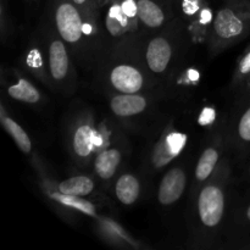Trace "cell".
<instances>
[{
	"label": "cell",
	"mask_w": 250,
	"mask_h": 250,
	"mask_svg": "<svg viewBox=\"0 0 250 250\" xmlns=\"http://www.w3.org/2000/svg\"><path fill=\"white\" fill-rule=\"evenodd\" d=\"M0 122H1L5 131L7 132V134L14 139L17 148H19L24 155L32 156V158H33V144H32L31 137L28 136V133L24 131L23 127H22L19 122L15 121V120L7 114L4 103L0 104Z\"/></svg>",
	"instance_id": "cell-20"
},
{
	"label": "cell",
	"mask_w": 250,
	"mask_h": 250,
	"mask_svg": "<svg viewBox=\"0 0 250 250\" xmlns=\"http://www.w3.org/2000/svg\"><path fill=\"white\" fill-rule=\"evenodd\" d=\"M114 133L107 124L99 122L90 111H81L70 122L66 133L68 153L76 165L87 167L92 165L94 156L109 146Z\"/></svg>",
	"instance_id": "cell-4"
},
{
	"label": "cell",
	"mask_w": 250,
	"mask_h": 250,
	"mask_svg": "<svg viewBox=\"0 0 250 250\" xmlns=\"http://www.w3.org/2000/svg\"><path fill=\"white\" fill-rule=\"evenodd\" d=\"M142 187L141 181L134 173L125 172L121 173L115 180L114 193L116 199L122 205H133L138 202L141 195Z\"/></svg>",
	"instance_id": "cell-21"
},
{
	"label": "cell",
	"mask_w": 250,
	"mask_h": 250,
	"mask_svg": "<svg viewBox=\"0 0 250 250\" xmlns=\"http://www.w3.org/2000/svg\"><path fill=\"white\" fill-rule=\"evenodd\" d=\"M32 161H33L34 167H36L37 172H38V176L41 177V187L44 195L60 211L84 215V216L93 217V219L99 216L100 214L98 212V208L94 203L90 202L89 199H87L84 197H76V195L61 193L60 190H58L54 187L53 182H51V178L48 177L44 168L42 167V164L39 161V159L33 156Z\"/></svg>",
	"instance_id": "cell-9"
},
{
	"label": "cell",
	"mask_w": 250,
	"mask_h": 250,
	"mask_svg": "<svg viewBox=\"0 0 250 250\" xmlns=\"http://www.w3.org/2000/svg\"><path fill=\"white\" fill-rule=\"evenodd\" d=\"M141 28L156 32L176 20L172 5L164 0H137Z\"/></svg>",
	"instance_id": "cell-12"
},
{
	"label": "cell",
	"mask_w": 250,
	"mask_h": 250,
	"mask_svg": "<svg viewBox=\"0 0 250 250\" xmlns=\"http://www.w3.org/2000/svg\"><path fill=\"white\" fill-rule=\"evenodd\" d=\"M11 77L6 80L5 76L2 77V87L6 90L7 97L12 100L28 105H39L43 103L44 98L41 90L26 77L22 71L17 68H10Z\"/></svg>",
	"instance_id": "cell-15"
},
{
	"label": "cell",
	"mask_w": 250,
	"mask_h": 250,
	"mask_svg": "<svg viewBox=\"0 0 250 250\" xmlns=\"http://www.w3.org/2000/svg\"><path fill=\"white\" fill-rule=\"evenodd\" d=\"M187 143L188 134L186 132L178 129L173 124L167 125L150 149L146 163L149 172L164 170L182 154Z\"/></svg>",
	"instance_id": "cell-8"
},
{
	"label": "cell",
	"mask_w": 250,
	"mask_h": 250,
	"mask_svg": "<svg viewBox=\"0 0 250 250\" xmlns=\"http://www.w3.org/2000/svg\"><path fill=\"white\" fill-rule=\"evenodd\" d=\"M244 220H246V224L250 225V202L244 210Z\"/></svg>",
	"instance_id": "cell-30"
},
{
	"label": "cell",
	"mask_w": 250,
	"mask_h": 250,
	"mask_svg": "<svg viewBox=\"0 0 250 250\" xmlns=\"http://www.w3.org/2000/svg\"><path fill=\"white\" fill-rule=\"evenodd\" d=\"M241 93H247V92H250V76L248 78H247L246 82L243 83V85L241 87Z\"/></svg>",
	"instance_id": "cell-29"
},
{
	"label": "cell",
	"mask_w": 250,
	"mask_h": 250,
	"mask_svg": "<svg viewBox=\"0 0 250 250\" xmlns=\"http://www.w3.org/2000/svg\"><path fill=\"white\" fill-rule=\"evenodd\" d=\"M51 182L54 187L61 193L76 195V197H89L95 192V188H97L94 177L90 175H75L60 182H54L53 180Z\"/></svg>",
	"instance_id": "cell-22"
},
{
	"label": "cell",
	"mask_w": 250,
	"mask_h": 250,
	"mask_svg": "<svg viewBox=\"0 0 250 250\" xmlns=\"http://www.w3.org/2000/svg\"><path fill=\"white\" fill-rule=\"evenodd\" d=\"M27 1H34V0H27Z\"/></svg>",
	"instance_id": "cell-35"
},
{
	"label": "cell",
	"mask_w": 250,
	"mask_h": 250,
	"mask_svg": "<svg viewBox=\"0 0 250 250\" xmlns=\"http://www.w3.org/2000/svg\"><path fill=\"white\" fill-rule=\"evenodd\" d=\"M95 225L99 236L107 243L112 244L119 248H131L142 249L143 246L137 239H134L121 225L114 219L104 215H99L95 217Z\"/></svg>",
	"instance_id": "cell-18"
},
{
	"label": "cell",
	"mask_w": 250,
	"mask_h": 250,
	"mask_svg": "<svg viewBox=\"0 0 250 250\" xmlns=\"http://www.w3.org/2000/svg\"><path fill=\"white\" fill-rule=\"evenodd\" d=\"M125 146L124 143L116 141L112 142L109 146L100 150L93 159V172L99 181L110 183L116 176L124 163Z\"/></svg>",
	"instance_id": "cell-17"
},
{
	"label": "cell",
	"mask_w": 250,
	"mask_h": 250,
	"mask_svg": "<svg viewBox=\"0 0 250 250\" xmlns=\"http://www.w3.org/2000/svg\"><path fill=\"white\" fill-rule=\"evenodd\" d=\"M105 7H106V11H105L104 19H103V26H104L107 36L114 41L120 42V43L132 41L133 38H129L141 28L132 23L131 20L127 17V15L122 10L119 0H114Z\"/></svg>",
	"instance_id": "cell-16"
},
{
	"label": "cell",
	"mask_w": 250,
	"mask_h": 250,
	"mask_svg": "<svg viewBox=\"0 0 250 250\" xmlns=\"http://www.w3.org/2000/svg\"><path fill=\"white\" fill-rule=\"evenodd\" d=\"M248 173H249V176H250V164H249V167H248Z\"/></svg>",
	"instance_id": "cell-34"
},
{
	"label": "cell",
	"mask_w": 250,
	"mask_h": 250,
	"mask_svg": "<svg viewBox=\"0 0 250 250\" xmlns=\"http://www.w3.org/2000/svg\"><path fill=\"white\" fill-rule=\"evenodd\" d=\"M22 66L27 73L36 78L43 84L50 87L49 80L48 65H46V55L43 42L33 41L28 44L22 56Z\"/></svg>",
	"instance_id": "cell-19"
},
{
	"label": "cell",
	"mask_w": 250,
	"mask_h": 250,
	"mask_svg": "<svg viewBox=\"0 0 250 250\" xmlns=\"http://www.w3.org/2000/svg\"><path fill=\"white\" fill-rule=\"evenodd\" d=\"M215 12L216 11H214V9L208 2L203 7L202 11L198 14V16L188 24L187 31L189 32L193 42L203 43V42L208 41V36H209L210 28H211V24L215 19Z\"/></svg>",
	"instance_id": "cell-23"
},
{
	"label": "cell",
	"mask_w": 250,
	"mask_h": 250,
	"mask_svg": "<svg viewBox=\"0 0 250 250\" xmlns=\"http://www.w3.org/2000/svg\"><path fill=\"white\" fill-rule=\"evenodd\" d=\"M224 1H229V0H224Z\"/></svg>",
	"instance_id": "cell-36"
},
{
	"label": "cell",
	"mask_w": 250,
	"mask_h": 250,
	"mask_svg": "<svg viewBox=\"0 0 250 250\" xmlns=\"http://www.w3.org/2000/svg\"><path fill=\"white\" fill-rule=\"evenodd\" d=\"M188 185V170L183 165L171 167L164 173L158 187V202L163 207L176 204L185 194Z\"/></svg>",
	"instance_id": "cell-14"
},
{
	"label": "cell",
	"mask_w": 250,
	"mask_h": 250,
	"mask_svg": "<svg viewBox=\"0 0 250 250\" xmlns=\"http://www.w3.org/2000/svg\"><path fill=\"white\" fill-rule=\"evenodd\" d=\"M95 5L98 6V9H103V7L106 6V2L107 0H94Z\"/></svg>",
	"instance_id": "cell-31"
},
{
	"label": "cell",
	"mask_w": 250,
	"mask_h": 250,
	"mask_svg": "<svg viewBox=\"0 0 250 250\" xmlns=\"http://www.w3.org/2000/svg\"><path fill=\"white\" fill-rule=\"evenodd\" d=\"M200 81V72L198 68L195 67H188L181 72V75L177 76L176 78L175 85L177 88H182V89H187V88L195 87L199 84Z\"/></svg>",
	"instance_id": "cell-26"
},
{
	"label": "cell",
	"mask_w": 250,
	"mask_h": 250,
	"mask_svg": "<svg viewBox=\"0 0 250 250\" xmlns=\"http://www.w3.org/2000/svg\"><path fill=\"white\" fill-rule=\"evenodd\" d=\"M207 4L208 0H173L172 7L176 16L189 24Z\"/></svg>",
	"instance_id": "cell-24"
},
{
	"label": "cell",
	"mask_w": 250,
	"mask_h": 250,
	"mask_svg": "<svg viewBox=\"0 0 250 250\" xmlns=\"http://www.w3.org/2000/svg\"><path fill=\"white\" fill-rule=\"evenodd\" d=\"M51 21L73 58L89 61L100 46L99 15L84 14L72 0H51Z\"/></svg>",
	"instance_id": "cell-1"
},
{
	"label": "cell",
	"mask_w": 250,
	"mask_h": 250,
	"mask_svg": "<svg viewBox=\"0 0 250 250\" xmlns=\"http://www.w3.org/2000/svg\"><path fill=\"white\" fill-rule=\"evenodd\" d=\"M227 143L238 150L250 148V92L242 93L227 129Z\"/></svg>",
	"instance_id": "cell-13"
},
{
	"label": "cell",
	"mask_w": 250,
	"mask_h": 250,
	"mask_svg": "<svg viewBox=\"0 0 250 250\" xmlns=\"http://www.w3.org/2000/svg\"><path fill=\"white\" fill-rule=\"evenodd\" d=\"M226 143V134L219 133L214 136L212 141L203 149L193 172L192 187H190L192 197H194L199 188L216 172L221 161L225 159L224 151Z\"/></svg>",
	"instance_id": "cell-10"
},
{
	"label": "cell",
	"mask_w": 250,
	"mask_h": 250,
	"mask_svg": "<svg viewBox=\"0 0 250 250\" xmlns=\"http://www.w3.org/2000/svg\"><path fill=\"white\" fill-rule=\"evenodd\" d=\"M46 55L50 87L65 94H72L76 89V75L73 55L66 42L59 36L54 24L45 27L43 38Z\"/></svg>",
	"instance_id": "cell-7"
},
{
	"label": "cell",
	"mask_w": 250,
	"mask_h": 250,
	"mask_svg": "<svg viewBox=\"0 0 250 250\" xmlns=\"http://www.w3.org/2000/svg\"><path fill=\"white\" fill-rule=\"evenodd\" d=\"M217 116H219V114H217L216 107L205 105L200 109L199 114H198L197 124L204 128H212V127L216 126Z\"/></svg>",
	"instance_id": "cell-27"
},
{
	"label": "cell",
	"mask_w": 250,
	"mask_h": 250,
	"mask_svg": "<svg viewBox=\"0 0 250 250\" xmlns=\"http://www.w3.org/2000/svg\"><path fill=\"white\" fill-rule=\"evenodd\" d=\"M133 41L117 43L103 66L102 80L111 94L146 93L156 87V80L146 70Z\"/></svg>",
	"instance_id": "cell-2"
},
{
	"label": "cell",
	"mask_w": 250,
	"mask_h": 250,
	"mask_svg": "<svg viewBox=\"0 0 250 250\" xmlns=\"http://www.w3.org/2000/svg\"><path fill=\"white\" fill-rule=\"evenodd\" d=\"M154 104V95L150 94V92L112 94L109 99L112 115L122 122L133 121L134 119L148 114Z\"/></svg>",
	"instance_id": "cell-11"
},
{
	"label": "cell",
	"mask_w": 250,
	"mask_h": 250,
	"mask_svg": "<svg viewBox=\"0 0 250 250\" xmlns=\"http://www.w3.org/2000/svg\"><path fill=\"white\" fill-rule=\"evenodd\" d=\"M181 21L178 17L167 27L153 32L142 46H139L142 59L146 70L155 80L170 77L182 49V32L180 29Z\"/></svg>",
	"instance_id": "cell-6"
},
{
	"label": "cell",
	"mask_w": 250,
	"mask_h": 250,
	"mask_svg": "<svg viewBox=\"0 0 250 250\" xmlns=\"http://www.w3.org/2000/svg\"><path fill=\"white\" fill-rule=\"evenodd\" d=\"M84 14L88 15H99V10L95 5L94 0H72Z\"/></svg>",
	"instance_id": "cell-28"
},
{
	"label": "cell",
	"mask_w": 250,
	"mask_h": 250,
	"mask_svg": "<svg viewBox=\"0 0 250 250\" xmlns=\"http://www.w3.org/2000/svg\"><path fill=\"white\" fill-rule=\"evenodd\" d=\"M250 34V0H229L215 12L208 36L211 56L236 45Z\"/></svg>",
	"instance_id": "cell-5"
},
{
	"label": "cell",
	"mask_w": 250,
	"mask_h": 250,
	"mask_svg": "<svg viewBox=\"0 0 250 250\" xmlns=\"http://www.w3.org/2000/svg\"><path fill=\"white\" fill-rule=\"evenodd\" d=\"M250 76V44L248 48L244 50L241 58L237 61L236 68L233 71L231 80V87L233 89H241L243 83Z\"/></svg>",
	"instance_id": "cell-25"
},
{
	"label": "cell",
	"mask_w": 250,
	"mask_h": 250,
	"mask_svg": "<svg viewBox=\"0 0 250 250\" xmlns=\"http://www.w3.org/2000/svg\"><path fill=\"white\" fill-rule=\"evenodd\" d=\"M164 1H166V2H168V4L172 5V1H173V0H164Z\"/></svg>",
	"instance_id": "cell-32"
},
{
	"label": "cell",
	"mask_w": 250,
	"mask_h": 250,
	"mask_svg": "<svg viewBox=\"0 0 250 250\" xmlns=\"http://www.w3.org/2000/svg\"><path fill=\"white\" fill-rule=\"evenodd\" d=\"M229 178L231 166L229 161L224 159L214 176L207 181L193 197V222L195 231L203 238L214 237L224 222Z\"/></svg>",
	"instance_id": "cell-3"
},
{
	"label": "cell",
	"mask_w": 250,
	"mask_h": 250,
	"mask_svg": "<svg viewBox=\"0 0 250 250\" xmlns=\"http://www.w3.org/2000/svg\"><path fill=\"white\" fill-rule=\"evenodd\" d=\"M112 1H114V0H107V2H106V5H107V4H110V2H112Z\"/></svg>",
	"instance_id": "cell-33"
}]
</instances>
